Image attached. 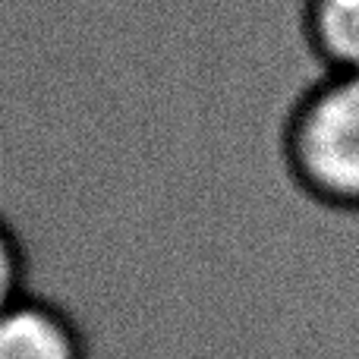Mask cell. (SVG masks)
I'll use <instances>...</instances> for the list:
<instances>
[{"label": "cell", "mask_w": 359, "mask_h": 359, "mask_svg": "<svg viewBox=\"0 0 359 359\" xmlns=\"http://www.w3.org/2000/svg\"><path fill=\"white\" fill-rule=\"evenodd\" d=\"M287 161L306 192L359 208V69H331L303 95L287 126Z\"/></svg>", "instance_id": "1"}, {"label": "cell", "mask_w": 359, "mask_h": 359, "mask_svg": "<svg viewBox=\"0 0 359 359\" xmlns=\"http://www.w3.org/2000/svg\"><path fill=\"white\" fill-rule=\"evenodd\" d=\"M0 359H86V353L73 318L25 290L0 309Z\"/></svg>", "instance_id": "2"}, {"label": "cell", "mask_w": 359, "mask_h": 359, "mask_svg": "<svg viewBox=\"0 0 359 359\" xmlns=\"http://www.w3.org/2000/svg\"><path fill=\"white\" fill-rule=\"evenodd\" d=\"M306 29L331 69H359V0H309Z\"/></svg>", "instance_id": "3"}, {"label": "cell", "mask_w": 359, "mask_h": 359, "mask_svg": "<svg viewBox=\"0 0 359 359\" xmlns=\"http://www.w3.org/2000/svg\"><path fill=\"white\" fill-rule=\"evenodd\" d=\"M25 287H29V278H25L22 246L0 221V309H6L16 297H22Z\"/></svg>", "instance_id": "4"}]
</instances>
